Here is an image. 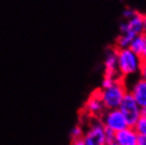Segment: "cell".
Wrapping results in <instances>:
<instances>
[{
	"label": "cell",
	"mask_w": 146,
	"mask_h": 145,
	"mask_svg": "<svg viewBox=\"0 0 146 145\" xmlns=\"http://www.w3.org/2000/svg\"><path fill=\"white\" fill-rule=\"evenodd\" d=\"M141 33H143L142 14L137 12L131 17L123 19V21L120 23V34L115 41V48H129L132 39Z\"/></svg>",
	"instance_id": "cell-1"
},
{
	"label": "cell",
	"mask_w": 146,
	"mask_h": 145,
	"mask_svg": "<svg viewBox=\"0 0 146 145\" xmlns=\"http://www.w3.org/2000/svg\"><path fill=\"white\" fill-rule=\"evenodd\" d=\"M100 96L106 110L117 109L120 107L125 95L128 93V88L126 80L119 78L110 86L99 89Z\"/></svg>",
	"instance_id": "cell-2"
},
{
	"label": "cell",
	"mask_w": 146,
	"mask_h": 145,
	"mask_svg": "<svg viewBox=\"0 0 146 145\" xmlns=\"http://www.w3.org/2000/svg\"><path fill=\"white\" fill-rule=\"evenodd\" d=\"M117 71L122 78L135 76L140 73L142 59L129 48L117 49Z\"/></svg>",
	"instance_id": "cell-3"
},
{
	"label": "cell",
	"mask_w": 146,
	"mask_h": 145,
	"mask_svg": "<svg viewBox=\"0 0 146 145\" xmlns=\"http://www.w3.org/2000/svg\"><path fill=\"white\" fill-rule=\"evenodd\" d=\"M114 134L106 130L100 119H87L83 136L85 145H105L107 141L113 140Z\"/></svg>",
	"instance_id": "cell-4"
},
{
	"label": "cell",
	"mask_w": 146,
	"mask_h": 145,
	"mask_svg": "<svg viewBox=\"0 0 146 145\" xmlns=\"http://www.w3.org/2000/svg\"><path fill=\"white\" fill-rule=\"evenodd\" d=\"M106 109L101 100L99 89H96L89 95L80 111V116L83 119H101Z\"/></svg>",
	"instance_id": "cell-5"
},
{
	"label": "cell",
	"mask_w": 146,
	"mask_h": 145,
	"mask_svg": "<svg viewBox=\"0 0 146 145\" xmlns=\"http://www.w3.org/2000/svg\"><path fill=\"white\" fill-rule=\"evenodd\" d=\"M100 121L106 128V130L110 131L112 134H115L117 131L125 129L126 127L129 126L125 116H123V113L121 112L119 108L106 110L101 116Z\"/></svg>",
	"instance_id": "cell-6"
},
{
	"label": "cell",
	"mask_w": 146,
	"mask_h": 145,
	"mask_svg": "<svg viewBox=\"0 0 146 145\" xmlns=\"http://www.w3.org/2000/svg\"><path fill=\"white\" fill-rule=\"evenodd\" d=\"M119 109L121 112L123 113V116H125L128 125L130 127L135 126V123L139 121V119L142 116V108L138 105V103L129 93L125 95L124 100L122 101Z\"/></svg>",
	"instance_id": "cell-7"
},
{
	"label": "cell",
	"mask_w": 146,
	"mask_h": 145,
	"mask_svg": "<svg viewBox=\"0 0 146 145\" xmlns=\"http://www.w3.org/2000/svg\"><path fill=\"white\" fill-rule=\"evenodd\" d=\"M128 93L135 98L141 108L146 107V80L137 77L129 86L127 85Z\"/></svg>",
	"instance_id": "cell-8"
},
{
	"label": "cell",
	"mask_w": 146,
	"mask_h": 145,
	"mask_svg": "<svg viewBox=\"0 0 146 145\" xmlns=\"http://www.w3.org/2000/svg\"><path fill=\"white\" fill-rule=\"evenodd\" d=\"M104 75L111 76L114 78H120L121 76L117 71V48H109L105 52L104 58ZM122 78V77H121Z\"/></svg>",
	"instance_id": "cell-9"
},
{
	"label": "cell",
	"mask_w": 146,
	"mask_h": 145,
	"mask_svg": "<svg viewBox=\"0 0 146 145\" xmlns=\"http://www.w3.org/2000/svg\"><path fill=\"white\" fill-rule=\"evenodd\" d=\"M138 139L139 134L137 132L135 127L130 126L117 131L113 136V141H115L119 145H137Z\"/></svg>",
	"instance_id": "cell-10"
},
{
	"label": "cell",
	"mask_w": 146,
	"mask_h": 145,
	"mask_svg": "<svg viewBox=\"0 0 146 145\" xmlns=\"http://www.w3.org/2000/svg\"><path fill=\"white\" fill-rule=\"evenodd\" d=\"M129 49L138 55L142 62L146 61V33H141L132 39Z\"/></svg>",
	"instance_id": "cell-11"
},
{
	"label": "cell",
	"mask_w": 146,
	"mask_h": 145,
	"mask_svg": "<svg viewBox=\"0 0 146 145\" xmlns=\"http://www.w3.org/2000/svg\"><path fill=\"white\" fill-rule=\"evenodd\" d=\"M84 131H85V127L82 123L76 124L75 126L72 128L71 130V140L73 139H82L83 136H84Z\"/></svg>",
	"instance_id": "cell-12"
},
{
	"label": "cell",
	"mask_w": 146,
	"mask_h": 145,
	"mask_svg": "<svg viewBox=\"0 0 146 145\" xmlns=\"http://www.w3.org/2000/svg\"><path fill=\"white\" fill-rule=\"evenodd\" d=\"M133 127L140 136H146V116H141L139 121L135 123Z\"/></svg>",
	"instance_id": "cell-13"
},
{
	"label": "cell",
	"mask_w": 146,
	"mask_h": 145,
	"mask_svg": "<svg viewBox=\"0 0 146 145\" xmlns=\"http://www.w3.org/2000/svg\"><path fill=\"white\" fill-rule=\"evenodd\" d=\"M139 76L142 77L143 80H146V61L142 62V65H141V69H140Z\"/></svg>",
	"instance_id": "cell-14"
},
{
	"label": "cell",
	"mask_w": 146,
	"mask_h": 145,
	"mask_svg": "<svg viewBox=\"0 0 146 145\" xmlns=\"http://www.w3.org/2000/svg\"><path fill=\"white\" fill-rule=\"evenodd\" d=\"M70 145H85L83 139H73L71 140V143Z\"/></svg>",
	"instance_id": "cell-15"
},
{
	"label": "cell",
	"mask_w": 146,
	"mask_h": 145,
	"mask_svg": "<svg viewBox=\"0 0 146 145\" xmlns=\"http://www.w3.org/2000/svg\"><path fill=\"white\" fill-rule=\"evenodd\" d=\"M137 145H146V136H140L138 139V143Z\"/></svg>",
	"instance_id": "cell-16"
},
{
	"label": "cell",
	"mask_w": 146,
	"mask_h": 145,
	"mask_svg": "<svg viewBox=\"0 0 146 145\" xmlns=\"http://www.w3.org/2000/svg\"><path fill=\"white\" fill-rule=\"evenodd\" d=\"M142 20H143V32L146 33V14H142Z\"/></svg>",
	"instance_id": "cell-17"
},
{
	"label": "cell",
	"mask_w": 146,
	"mask_h": 145,
	"mask_svg": "<svg viewBox=\"0 0 146 145\" xmlns=\"http://www.w3.org/2000/svg\"><path fill=\"white\" fill-rule=\"evenodd\" d=\"M105 145H119L115 141H113V140H110V141H107V143Z\"/></svg>",
	"instance_id": "cell-18"
},
{
	"label": "cell",
	"mask_w": 146,
	"mask_h": 145,
	"mask_svg": "<svg viewBox=\"0 0 146 145\" xmlns=\"http://www.w3.org/2000/svg\"><path fill=\"white\" fill-rule=\"evenodd\" d=\"M142 116H146V107L145 108H142Z\"/></svg>",
	"instance_id": "cell-19"
}]
</instances>
